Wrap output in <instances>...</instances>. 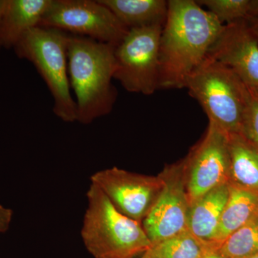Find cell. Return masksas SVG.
Segmentation results:
<instances>
[{
	"mask_svg": "<svg viewBox=\"0 0 258 258\" xmlns=\"http://www.w3.org/2000/svg\"><path fill=\"white\" fill-rule=\"evenodd\" d=\"M249 16H258V0H249Z\"/></svg>",
	"mask_w": 258,
	"mask_h": 258,
	"instance_id": "cell-23",
	"label": "cell"
},
{
	"mask_svg": "<svg viewBox=\"0 0 258 258\" xmlns=\"http://www.w3.org/2000/svg\"><path fill=\"white\" fill-rule=\"evenodd\" d=\"M246 20L258 40V16H249L246 18Z\"/></svg>",
	"mask_w": 258,
	"mask_h": 258,
	"instance_id": "cell-22",
	"label": "cell"
},
{
	"mask_svg": "<svg viewBox=\"0 0 258 258\" xmlns=\"http://www.w3.org/2000/svg\"><path fill=\"white\" fill-rule=\"evenodd\" d=\"M52 0H6L1 25L2 47L14 48L23 35L40 26Z\"/></svg>",
	"mask_w": 258,
	"mask_h": 258,
	"instance_id": "cell-13",
	"label": "cell"
},
{
	"mask_svg": "<svg viewBox=\"0 0 258 258\" xmlns=\"http://www.w3.org/2000/svg\"><path fill=\"white\" fill-rule=\"evenodd\" d=\"M5 3H6V0H0V35H1L2 19H3V11H4ZM1 47H2L1 35H0V49H1Z\"/></svg>",
	"mask_w": 258,
	"mask_h": 258,
	"instance_id": "cell-25",
	"label": "cell"
},
{
	"mask_svg": "<svg viewBox=\"0 0 258 258\" xmlns=\"http://www.w3.org/2000/svg\"><path fill=\"white\" fill-rule=\"evenodd\" d=\"M207 57L232 70L258 96V40L246 19L224 25Z\"/></svg>",
	"mask_w": 258,
	"mask_h": 258,
	"instance_id": "cell-11",
	"label": "cell"
},
{
	"mask_svg": "<svg viewBox=\"0 0 258 258\" xmlns=\"http://www.w3.org/2000/svg\"><path fill=\"white\" fill-rule=\"evenodd\" d=\"M208 249L189 230L152 244L143 254L147 258H202Z\"/></svg>",
	"mask_w": 258,
	"mask_h": 258,
	"instance_id": "cell-17",
	"label": "cell"
},
{
	"mask_svg": "<svg viewBox=\"0 0 258 258\" xmlns=\"http://www.w3.org/2000/svg\"><path fill=\"white\" fill-rule=\"evenodd\" d=\"M69 34L38 26L27 32L14 47L19 58L30 61L53 98V113L66 123L77 121V106L71 93L68 66Z\"/></svg>",
	"mask_w": 258,
	"mask_h": 258,
	"instance_id": "cell-5",
	"label": "cell"
},
{
	"mask_svg": "<svg viewBox=\"0 0 258 258\" xmlns=\"http://www.w3.org/2000/svg\"><path fill=\"white\" fill-rule=\"evenodd\" d=\"M114 45L70 35L68 66L70 85L76 94L77 121L88 125L111 113L117 92L112 85Z\"/></svg>",
	"mask_w": 258,
	"mask_h": 258,
	"instance_id": "cell-2",
	"label": "cell"
},
{
	"mask_svg": "<svg viewBox=\"0 0 258 258\" xmlns=\"http://www.w3.org/2000/svg\"><path fill=\"white\" fill-rule=\"evenodd\" d=\"M141 258H147V257H146L143 254H142V257Z\"/></svg>",
	"mask_w": 258,
	"mask_h": 258,
	"instance_id": "cell-27",
	"label": "cell"
},
{
	"mask_svg": "<svg viewBox=\"0 0 258 258\" xmlns=\"http://www.w3.org/2000/svg\"><path fill=\"white\" fill-rule=\"evenodd\" d=\"M229 195V184L222 185L205 194L190 207L188 228L208 249H216L217 232Z\"/></svg>",
	"mask_w": 258,
	"mask_h": 258,
	"instance_id": "cell-12",
	"label": "cell"
},
{
	"mask_svg": "<svg viewBox=\"0 0 258 258\" xmlns=\"http://www.w3.org/2000/svg\"><path fill=\"white\" fill-rule=\"evenodd\" d=\"M215 251L224 258H248L258 254V215L227 237Z\"/></svg>",
	"mask_w": 258,
	"mask_h": 258,
	"instance_id": "cell-18",
	"label": "cell"
},
{
	"mask_svg": "<svg viewBox=\"0 0 258 258\" xmlns=\"http://www.w3.org/2000/svg\"><path fill=\"white\" fill-rule=\"evenodd\" d=\"M230 195L222 213L216 249L227 237L258 215V195L229 184Z\"/></svg>",
	"mask_w": 258,
	"mask_h": 258,
	"instance_id": "cell-16",
	"label": "cell"
},
{
	"mask_svg": "<svg viewBox=\"0 0 258 258\" xmlns=\"http://www.w3.org/2000/svg\"><path fill=\"white\" fill-rule=\"evenodd\" d=\"M223 28L197 1H168L159 43V89L186 88Z\"/></svg>",
	"mask_w": 258,
	"mask_h": 258,
	"instance_id": "cell-1",
	"label": "cell"
},
{
	"mask_svg": "<svg viewBox=\"0 0 258 258\" xmlns=\"http://www.w3.org/2000/svg\"><path fill=\"white\" fill-rule=\"evenodd\" d=\"M13 215V210L0 205V233H4L9 229Z\"/></svg>",
	"mask_w": 258,
	"mask_h": 258,
	"instance_id": "cell-21",
	"label": "cell"
},
{
	"mask_svg": "<svg viewBox=\"0 0 258 258\" xmlns=\"http://www.w3.org/2000/svg\"><path fill=\"white\" fill-rule=\"evenodd\" d=\"M229 184L258 195V149L242 134H229Z\"/></svg>",
	"mask_w": 258,
	"mask_h": 258,
	"instance_id": "cell-14",
	"label": "cell"
},
{
	"mask_svg": "<svg viewBox=\"0 0 258 258\" xmlns=\"http://www.w3.org/2000/svg\"><path fill=\"white\" fill-rule=\"evenodd\" d=\"M160 175L164 181L162 189L142 222L152 244L189 230L190 205L184 161L166 166Z\"/></svg>",
	"mask_w": 258,
	"mask_h": 258,
	"instance_id": "cell-9",
	"label": "cell"
},
{
	"mask_svg": "<svg viewBox=\"0 0 258 258\" xmlns=\"http://www.w3.org/2000/svg\"><path fill=\"white\" fill-rule=\"evenodd\" d=\"M248 258H258V254H255V255L252 256V257H249Z\"/></svg>",
	"mask_w": 258,
	"mask_h": 258,
	"instance_id": "cell-26",
	"label": "cell"
},
{
	"mask_svg": "<svg viewBox=\"0 0 258 258\" xmlns=\"http://www.w3.org/2000/svg\"><path fill=\"white\" fill-rule=\"evenodd\" d=\"M183 161L186 193L191 207L205 194L228 184L230 165L228 134L209 122L203 138Z\"/></svg>",
	"mask_w": 258,
	"mask_h": 258,
	"instance_id": "cell-8",
	"label": "cell"
},
{
	"mask_svg": "<svg viewBox=\"0 0 258 258\" xmlns=\"http://www.w3.org/2000/svg\"><path fill=\"white\" fill-rule=\"evenodd\" d=\"M81 237L95 258H135L152 242L141 222L120 213L99 188L91 184Z\"/></svg>",
	"mask_w": 258,
	"mask_h": 258,
	"instance_id": "cell-3",
	"label": "cell"
},
{
	"mask_svg": "<svg viewBox=\"0 0 258 258\" xmlns=\"http://www.w3.org/2000/svg\"><path fill=\"white\" fill-rule=\"evenodd\" d=\"M91 181L120 213L141 223L152 210L164 185L160 174L144 175L118 167L97 171L91 176Z\"/></svg>",
	"mask_w": 258,
	"mask_h": 258,
	"instance_id": "cell-10",
	"label": "cell"
},
{
	"mask_svg": "<svg viewBox=\"0 0 258 258\" xmlns=\"http://www.w3.org/2000/svg\"><path fill=\"white\" fill-rule=\"evenodd\" d=\"M162 29L161 25L130 29L115 46L113 79L128 92L150 96L159 89Z\"/></svg>",
	"mask_w": 258,
	"mask_h": 258,
	"instance_id": "cell-6",
	"label": "cell"
},
{
	"mask_svg": "<svg viewBox=\"0 0 258 258\" xmlns=\"http://www.w3.org/2000/svg\"><path fill=\"white\" fill-rule=\"evenodd\" d=\"M40 26L117 46L129 29L99 0H52Z\"/></svg>",
	"mask_w": 258,
	"mask_h": 258,
	"instance_id": "cell-7",
	"label": "cell"
},
{
	"mask_svg": "<svg viewBox=\"0 0 258 258\" xmlns=\"http://www.w3.org/2000/svg\"><path fill=\"white\" fill-rule=\"evenodd\" d=\"M190 95L227 134H242L250 91L232 70L206 57L186 83Z\"/></svg>",
	"mask_w": 258,
	"mask_h": 258,
	"instance_id": "cell-4",
	"label": "cell"
},
{
	"mask_svg": "<svg viewBox=\"0 0 258 258\" xmlns=\"http://www.w3.org/2000/svg\"><path fill=\"white\" fill-rule=\"evenodd\" d=\"M127 28L161 25L168 13L165 0H99Z\"/></svg>",
	"mask_w": 258,
	"mask_h": 258,
	"instance_id": "cell-15",
	"label": "cell"
},
{
	"mask_svg": "<svg viewBox=\"0 0 258 258\" xmlns=\"http://www.w3.org/2000/svg\"><path fill=\"white\" fill-rule=\"evenodd\" d=\"M242 134L258 149V96L252 93L244 113Z\"/></svg>",
	"mask_w": 258,
	"mask_h": 258,
	"instance_id": "cell-20",
	"label": "cell"
},
{
	"mask_svg": "<svg viewBox=\"0 0 258 258\" xmlns=\"http://www.w3.org/2000/svg\"><path fill=\"white\" fill-rule=\"evenodd\" d=\"M222 25L243 20L249 16V0H200Z\"/></svg>",
	"mask_w": 258,
	"mask_h": 258,
	"instance_id": "cell-19",
	"label": "cell"
},
{
	"mask_svg": "<svg viewBox=\"0 0 258 258\" xmlns=\"http://www.w3.org/2000/svg\"><path fill=\"white\" fill-rule=\"evenodd\" d=\"M202 258H224L213 249H207Z\"/></svg>",
	"mask_w": 258,
	"mask_h": 258,
	"instance_id": "cell-24",
	"label": "cell"
}]
</instances>
